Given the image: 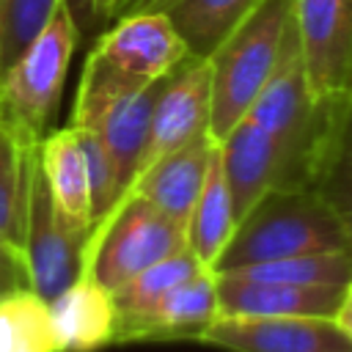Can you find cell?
<instances>
[{
    "label": "cell",
    "instance_id": "cell-20",
    "mask_svg": "<svg viewBox=\"0 0 352 352\" xmlns=\"http://www.w3.org/2000/svg\"><path fill=\"white\" fill-rule=\"evenodd\" d=\"M0 352H58L50 302L30 286L0 297Z\"/></svg>",
    "mask_w": 352,
    "mask_h": 352
},
{
    "label": "cell",
    "instance_id": "cell-12",
    "mask_svg": "<svg viewBox=\"0 0 352 352\" xmlns=\"http://www.w3.org/2000/svg\"><path fill=\"white\" fill-rule=\"evenodd\" d=\"M217 275L220 316H336L344 286H302L239 272Z\"/></svg>",
    "mask_w": 352,
    "mask_h": 352
},
{
    "label": "cell",
    "instance_id": "cell-15",
    "mask_svg": "<svg viewBox=\"0 0 352 352\" xmlns=\"http://www.w3.org/2000/svg\"><path fill=\"white\" fill-rule=\"evenodd\" d=\"M50 319L58 352H96L116 344L113 292L91 275H77L50 300Z\"/></svg>",
    "mask_w": 352,
    "mask_h": 352
},
{
    "label": "cell",
    "instance_id": "cell-10",
    "mask_svg": "<svg viewBox=\"0 0 352 352\" xmlns=\"http://www.w3.org/2000/svg\"><path fill=\"white\" fill-rule=\"evenodd\" d=\"M220 316L217 275L204 270L162 294L151 308L129 316H116V344L129 341H173L192 338Z\"/></svg>",
    "mask_w": 352,
    "mask_h": 352
},
{
    "label": "cell",
    "instance_id": "cell-11",
    "mask_svg": "<svg viewBox=\"0 0 352 352\" xmlns=\"http://www.w3.org/2000/svg\"><path fill=\"white\" fill-rule=\"evenodd\" d=\"M226 182L234 198L236 223L270 192L292 187L289 162L278 140L256 121L242 118L220 143Z\"/></svg>",
    "mask_w": 352,
    "mask_h": 352
},
{
    "label": "cell",
    "instance_id": "cell-5",
    "mask_svg": "<svg viewBox=\"0 0 352 352\" xmlns=\"http://www.w3.org/2000/svg\"><path fill=\"white\" fill-rule=\"evenodd\" d=\"M292 19L311 94L352 96V0H292Z\"/></svg>",
    "mask_w": 352,
    "mask_h": 352
},
{
    "label": "cell",
    "instance_id": "cell-14",
    "mask_svg": "<svg viewBox=\"0 0 352 352\" xmlns=\"http://www.w3.org/2000/svg\"><path fill=\"white\" fill-rule=\"evenodd\" d=\"M212 148H214V140L209 135H201V138L190 140L187 146L151 162L135 179V184L129 190L143 195L154 209H160L168 220L182 226L187 234L192 206H195L204 179H206Z\"/></svg>",
    "mask_w": 352,
    "mask_h": 352
},
{
    "label": "cell",
    "instance_id": "cell-17",
    "mask_svg": "<svg viewBox=\"0 0 352 352\" xmlns=\"http://www.w3.org/2000/svg\"><path fill=\"white\" fill-rule=\"evenodd\" d=\"M234 231H236L234 198H231V190L226 182L220 146L214 143L201 195H198L192 214H190V223H187V248L195 253V258L206 270L214 272V264L223 256V250L228 248Z\"/></svg>",
    "mask_w": 352,
    "mask_h": 352
},
{
    "label": "cell",
    "instance_id": "cell-21",
    "mask_svg": "<svg viewBox=\"0 0 352 352\" xmlns=\"http://www.w3.org/2000/svg\"><path fill=\"white\" fill-rule=\"evenodd\" d=\"M206 267L195 258V253L190 248L146 267L143 272H138L135 278H129L124 286H118L113 292V302H116V316H129V314H140L146 308H151L162 294H168L173 286L184 283L187 278L204 272Z\"/></svg>",
    "mask_w": 352,
    "mask_h": 352
},
{
    "label": "cell",
    "instance_id": "cell-13",
    "mask_svg": "<svg viewBox=\"0 0 352 352\" xmlns=\"http://www.w3.org/2000/svg\"><path fill=\"white\" fill-rule=\"evenodd\" d=\"M38 160L55 212L63 228L69 231V236L82 250L94 231V201H91V179H88L85 154L77 140V129L66 124L47 132L38 140Z\"/></svg>",
    "mask_w": 352,
    "mask_h": 352
},
{
    "label": "cell",
    "instance_id": "cell-1",
    "mask_svg": "<svg viewBox=\"0 0 352 352\" xmlns=\"http://www.w3.org/2000/svg\"><path fill=\"white\" fill-rule=\"evenodd\" d=\"M322 250H349L346 236L324 201L311 187L270 190L236 223L214 272Z\"/></svg>",
    "mask_w": 352,
    "mask_h": 352
},
{
    "label": "cell",
    "instance_id": "cell-26",
    "mask_svg": "<svg viewBox=\"0 0 352 352\" xmlns=\"http://www.w3.org/2000/svg\"><path fill=\"white\" fill-rule=\"evenodd\" d=\"M336 324L346 333V338L352 341V278H349V283L344 286V294H341V305H338V311H336Z\"/></svg>",
    "mask_w": 352,
    "mask_h": 352
},
{
    "label": "cell",
    "instance_id": "cell-24",
    "mask_svg": "<svg viewBox=\"0 0 352 352\" xmlns=\"http://www.w3.org/2000/svg\"><path fill=\"white\" fill-rule=\"evenodd\" d=\"M28 286V270H25V261L19 253H14L11 248H6L0 242V297L16 292Z\"/></svg>",
    "mask_w": 352,
    "mask_h": 352
},
{
    "label": "cell",
    "instance_id": "cell-9",
    "mask_svg": "<svg viewBox=\"0 0 352 352\" xmlns=\"http://www.w3.org/2000/svg\"><path fill=\"white\" fill-rule=\"evenodd\" d=\"M212 118V69L209 58H187L162 85L154 113L140 173L160 157L209 135ZM138 173V176H140ZM135 184V182H132Z\"/></svg>",
    "mask_w": 352,
    "mask_h": 352
},
{
    "label": "cell",
    "instance_id": "cell-2",
    "mask_svg": "<svg viewBox=\"0 0 352 352\" xmlns=\"http://www.w3.org/2000/svg\"><path fill=\"white\" fill-rule=\"evenodd\" d=\"M292 0H264L212 55V118L209 138L220 143L253 107L272 77L286 33Z\"/></svg>",
    "mask_w": 352,
    "mask_h": 352
},
{
    "label": "cell",
    "instance_id": "cell-25",
    "mask_svg": "<svg viewBox=\"0 0 352 352\" xmlns=\"http://www.w3.org/2000/svg\"><path fill=\"white\" fill-rule=\"evenodd\" d=\"M170 0H116L104 16V25H110L118 16H129V14H143V11H162Z\"/></svg>",
    "mask_w": 352,
    "mask_h": 352
},
{
    "label": "cell",
    "instance_id": "cell-4",
    "mask_svg": "<svg viewBox=\"0 0 352 352\" xmlns=\"http://www.w3.org/2000/svg\"><path fill=\"white\" fill-rule=\"evenodd\" d=\"M187 248L182 226L168 220L143 195L126 190L94 226L82 248V272L116 292L146 267Z\"/></svg>",
    "mask_w": 352,
    "mask_h": 352
},
{
    "label": "cell",
    "instance_id": "cell-27",
    "mask_svg": "<svg viewBox=\"0 0 352 352\" xmlns=\"http://www.w3.org/2000/svg\"><path fill=\"white\" fill-rule=\"evenodd\" d=\"M113 3L116 0H94V6H91V25H104V16H107Z\"/></svg>",
    "mask_w": 352,
    "mask_h": 352
},
{
    "label": "cell",
    "instance_id": "cell-7",
    "mask_svg": "<svg viewBox=\"0 0 352 352\" xmlns=\"http://www.w3.org/2000/svg\"><path fill=\"white\" fill-rule=\"evenodd\" d=\"M132 82H157L176 72L190 50L165 11H143L113 19L91 47Z\"/></svg>",
    "mask_w": 352,
    "mask_h": 352
},
{
    "label": "cell",
    "instance_id": "cell-22",
    "mask_svg": "<svg viewBox=\"0 0 352 352\" xmlns=\"http://www.w3.org/2000/svg\"><path fill=\"white\" fill-rule=\"evenodd\" d=\"M228 272H239V275L261 278V280L302 283V286H346L352 278V250L302 253V256L250 264V267H239Z\"/></svg>",
    "mask_w": 352,
    "mask_h": 352
},
{
    "label": "cell",
    "instance_id": "cell-6",
    "mask_svg": "<svg viewBox=\"0 0 352 352\" xmlns=\"http://www.w3.org/2000/svg\"><path fill=\"white\" fill-rule=\"evenodd\" d=\"M28 286L47 302L63 292L82 272V250L63 228L47 190L38 160V143L28 165V204H25V248H22Z\"/></svg>",
    "mask_w": 352,
    "mask_h": 352
},
{
    "label": "cell",
    "instance_id": "cell-23",
    "mask_svg": "<svg viewBox=\"0 0 352 352\" xmlns=\"http://www.w3.org/2000/svg\"><path fill=\"white\" fill-rule=\"evenodd\" d=\"M66 0H0V74Z\"/></svg>",
    "mask_w": 352,
    "mask_h": 352
},
{
    "label": "cell",
    "instance_id": "cell-16",
    "mask_svg": "<svg viewBox=\"0 0 352 352\" xmlns=\"http://www.w3.org/2000/svg\"><path fill=\"white\" fill-rule=\"evenodd\" d=\"M308 187L333 212L352 250V96L330 102Z\"/></svg>",
    "mask_w": 352,
    "mask_h": 352
},
{
    "label": "cell",
    "instance_id": "cell-3",
    "mask_svg": "<svg viewBox=\"0 0 352 352\" xmlns=\"http://www.w3.org/2000/svg\"><path fill=\"white\" fill-rule=\"evenodd\" d=\"M77 41L80 22L72 0H66L44 30L0 74V104L30 140H41L55 129V116Z\"/></svg>",
    "mask_w": 352,
    "mask_h": 352
},
{
    "label": "cell",
    "instance_id": "cell-19",
    "mask_svg": "<svg viewBox=\"0 0 352 352\" xmlns=\"http://www.w3.org/2000/svg\"><path fill=\"white\" fill-rule=\"evenodd\" d=\"M264 0H170L162 11L192 58H209Z\"/></svg>",
    "mask_w": 352,
    "mask_h": 352
},
{
    "label": "cell",
    "instance_id": "cell-8",
    "mask_svg": "<svg viewBox=\"0 0 352 352\" xmlns=\"http://www.w3.org/2000/svg\"><path fill=\"white\" fill-rule=\"evenodd\" d=\"M198 341L226 352H352L330 316H217Z\"/></svg>",
    "mask_w": 352,
    "mask_h": 352
},
{
    "label": "cell",
    "instance_id": "cell-28",
    "mask_svg": "<svg viewBox=\"0 0 352 352\" xmlns=\"http://www.w3.org/2000/svg\"><path fill=\"white\" fill-rule=\"evenodd\" d=\"M91 6H94V0H72V8L77 14V22L80 19L82 22H91Z\"/></svg>",
    "mask_w": 352,
    "mask_h": 352
},
{
    "label": "cell",
    "instance_id": "cell-18",
    "mask_svg": "<svg viewBox=\"0 0 352 352\" xmlns=\"http://www.w3.org/2000/svg\"><path fill=\"white\" fill-rule=\"evenodd\" d=\"M36 143L38 140L22 135L0 104V242L19 256L25 248L28 165Z\"/></svg>",
    "mask_w": 352,
    "mask_h": 352
}]
</instances>
